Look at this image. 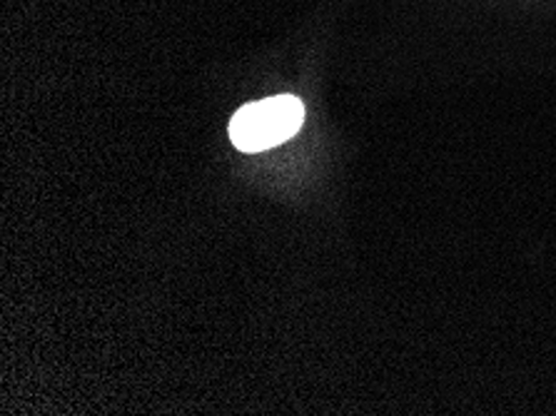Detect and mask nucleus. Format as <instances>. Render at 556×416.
<instances>
[{"label": "nucleus", "mask_w": 556, "mask_h": 416, "mask_svg": "<svg viewBox=\"0 0 556 416\" xmlns=\"http://www.w3.org/2000/svg\"><path fill=\"white\" fill-rule=\"evenodd\" d=\"M302 121H305V108L300 98H265L235 113L230 121V140L242 152H263L294 138Z\"/></svg>", "instance_id": "f257e3e1"}]
</instances>
